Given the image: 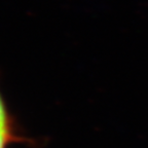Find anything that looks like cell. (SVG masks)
<instances>
[{
  "label": "cell",
  "instance_id": "cell-1",
  "mask_svg": "<svg viewBox=\"0 0 148 148\" xmlns=\"http://www.w3.org/2000/svg\"><path fill=\"white\" fill-rule=\"evenodd\" d=\"M0 131H10L9 130V118L5 108L4 102L0 94Z\"/></svg>",
  "mask_w": 148,
  "mask_h": 148
},
{
  "label": "cell",
  "instance_id": "cell-2",
  "mask_svg": "<svg viewBox=\"0 0 148 148\" xmlns=\"http://www.w3.org/2000/svg\"><path fill=\"white\" fill-rule=\"evenodd\" d=\"M12 139L10 131H0V148H5Z\"/></svg>",
  "mask_w": 148,
  "mask_h": 148
}]
</instances>
